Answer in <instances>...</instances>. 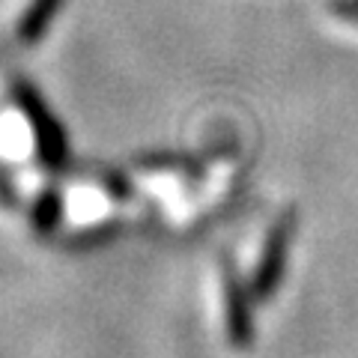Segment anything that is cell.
Here are the masks:
<instances>
[{"mask_svg":"<svg viewBox=\"0 0 358 358\" xmlns=\"http://www.w3.org/2000/svg\"><path fill=\"white\" fill-rule=\"evenodd\" d=\"M331 9H334L338 15H343V18L358 21V0H334Z\"/></svg>","mask_w":358,"mask_h":358,"instance_id":"obj_6","label":"cell"},{"mask_svg":"<svg viewBox=\"0 0 358 358\" xmlns=\"http://www.w3.org/2000/svg\"><path fill=\"white\" fill-rule=\"evenodd\" d=\"M224 305H227V334L233 346H248L254 338V322H251V308L248 296L233 275L230 266H224Z\"/></svg>","mask_w":358,"mask_h":358,"instance_id":"obj_3","label":"cell"},{"mask_svg":"<svg viewBox=\"0 0 358 358\" xmlns=\"http://www.w3.org/2000/svg\"><path fill=\"white\" fill-rule=\"evenodd\" d=\"M63 218V197L54 185H48L45 192L36 197V206H33V230L48 236V233L57 230V224Z\"/></svg>","mask_w":358,"mask_h":358,"instance_id":"obj_5","label":"cell"},{"mask_svg":"<svg viewBox=\"0 0 358 358\" xmlns=\"http://www.w3.org/2000/svg\"><path fill=\"white\" fill-rule=\"evenodd\" d=\"M13 93H15L18 108L24 110V117L30 120L39 162L45 167H51V171H63V167L69 164V141H66V131L57 122V117H54V110L45 105L39 90L27 81H18Z\"/></svg>","mask_w":358,"mask_h":358,"instance_id":"obj_1","label":"cell"},{"mask_svg":"<svg viewBox=\"0 0 358 358\" xmlns=\"http://www.w3.org/2000/svg\"><path fill=\"white\" fill-rule=\"evenodd\" d=\"M63 3H66V0H33V3L24 9V15L18 18V27H15L18 42L36 45L45 33L51 30L54 18H57Z\"/></svg>","mask_w":358,"mask_h":358,"instance_id":"obj_4","label":"cell"},{"mask_svg":"<svg viewBox=\"0 0 358 358\" xmlns=\"http://www.w3.org/2000/svg\"><path fill=\"white\" fill-rule=\"evenodd\" d=\"M293 227H296V218L284 215L272 230H268L260 263H257V272H254V281H251V296L254 299H268V296H275L278 287H281L287 257H289V245H293Z\"/></svg>","mask_w":358,"mask_h":358,"instance_id":"obj_2","label":"cell"}]
</instances>
